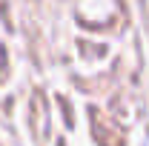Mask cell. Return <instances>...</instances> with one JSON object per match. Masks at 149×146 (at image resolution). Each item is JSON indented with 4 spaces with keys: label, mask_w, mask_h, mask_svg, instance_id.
I'll return each instance as SVG.
<instances>
[]
</instances>
